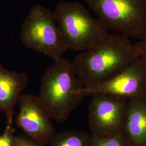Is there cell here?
I'll return each mask as SVG.
<instances>
[{"mask_svg": "<svg viewBox=\"0 0 146 146\" xmlns=\"http://www.w3.org/2000/svg\"><path fill=\"white\" fill-rule=\"evenodd\" d=\"M14 132L15 129L13 124L7 123L3 132L0 135V146H14L16 138Z\"/></svg>", "mask_w": 146, "mask_h": 146, "instance_id": "cell-13", "label": "cell"}, {"mask_svg": "<svg viewBox=\"0 0 146 146\" xmlns=\"http://www.w3.org/2000/svg\"><path fill=\"white\" fill-rule=\"evenodd\" d=\"M20 40L27 48L55 61L68 49L53 11L41 5L33 7L22 23Z\"/></svg>", "mask_w": 146, "mask_h": 146, "instance_id": "cell-4", "label": "cell"}, {"mask_svg": "<svg viewBox=\"0 0 146 146\" xmlns=\"http://www.w3.org/2000/svg\"><path fill=\"white\" fill-rule=\"evenodd\" d=\"M146 55L141 54L108 80L93 87L85 88V96L106 94L128 100L145 99Z\"/></svg>", "mask_w": 146, "mask_h": 146, "instance_id": "cell-7", "label": "cell"}, {"mask_svg": "<svg viewBox=\"0 0 146 146\" xmlns=\"http://www.w3.org/2000/svg\"><path fill=\"white\" fill-rule=\"evenodd\" d=\"M84 89L72 61L62 58L43 73L37 97L50 118L60 123L68 119L84 99Z\"/></svg>", "mask_w": 146, "mask_h": 146, "instance_id": "cell-2", "label": "cell"}, {"mask_svg": "<svg viewBox=\"0 0 146 146\" xmlns=\"http://www.w3.org/2000/svg\"><path fill=\"white\" fill-rule=\"evenodd\" d=\"M14 146H43L42 144L39 143L32 140L28 137L25 136H16L15 142Z\"/></svg>", "mask_w": 146, "mask_h": 146, "instance_id": "cell-14", "label": "cell"}, {"mask_svg": "<svg viewBox=\"0 0 146 146\" xmlns=\"http://www.w3.org/2000/svg\"><path fill=\"white\" fill-rule=\"evenodd\" d=\"M17 104L19 111L15 120L17 127L29 138L43 145L50 141L55 134V129L38 97L31 94H22Z\"/></svg>", "mask_w": 146, "mask_h": 146, "instance_id": "cell-8", "label": "cell"}, {"mask_svg": "<svg viewBox=\"0 0 146 146\" xmlns=\"http://www.w3.org/2000/svg\"><path fill=\"white\" fill-rule=\"evenodd\" d=\"M109 31L141 40L146 36V0H84Z\"/></svg>", "mask_w": 146, "mask_h": 146, "instance_id": "cell-5", "label": "cell"}, {"mask_svg": "<svg viewBox=\"0 0 146 146\" xmlns=\"http://www.w3.org/2000/svg\"><path fill=\"white\" fill-rule=\"evenodd\" d=\"M141 54L146 55V36L143 39L136 43Z\"/></svg>", "mask_w": 146, "mask_h": 146, "instance_id": "cell-15", "label": "cell"}, {"mask_svg": "<svg viewBox=\"0 0 146 146\" xmlns=\"http://www.w3.org/2000/svg\"><path fill=\"white\" fill-rule=\"evenodd\" d=\"M140 55L130 38L108 33L93 47L79 52L72 62L84 87L90 88L111 78Z\"/></svg>", "mask_w": 146, "mask_h": 146, "instance_id": "cell-1", "label": "cell"}, {"mask_svg": "<svg viewBox=\"0 0 146 146\" xmlns=\"http://www.w3.org/2000/svg\"><path fill=\"white\" fill-rule=\"evenodd\" d=\"M91 96L88 123L93 136L106 138L121 134L128 100L110 94Z\"/></svg>", "mask_w": 146, "mask_h": 146, "instance_id": "cell-6", "label": "cell"}, {"mask_svg": "<svg viewBox=\"0 0 146 146\" xmlns=\"http://www.w3.org/2000/svg\"><path fill=\"white\" fill-rule=\"evenodd\" d=\"M92 146H132L122 133L106 138L92 136Z\"/></svg>", "mask_w": 146, "mask_h": 146, "instance_id": "cell-12", "label": "cell"}, {"mask_svg": "<svg viewBox=\"0 0 146 146\" xmlns=\"http://www.w3.org/2000/svg\"><path fill=\"white\" fill-rule=\"evenodd\" d=\"M28 84L27 73L9 70L0 62V111L5 115L7 123L13 124L18 100Z\"/></svg>", "mask_w": 146, "mask_h": 146, "instance_id": "cell-9", "label": "cell"}, {"mask_svg": "<svg viewBox=\"0 0 146 146\" xmlns=\"http://www.w3.org/2000/svg\"><path fill=\"white\" fill-rule=\"evenodd\" d=\"M53 13L68 49L84 52L109 33L99 20L94 18L80 2H60Z\"/></svg>", "mask_w": 146, "mask_h": 146, "instance_id": "cell-3", "label": "cell"}, {"mask_svg": "<svg viewBox=\"0 0 146 146\" xmlns=\"http://www.w3.org/2000/svg\"><path fill=\"white\" fill-rule=\"evenodd\" d=\"M49 146H92V137L78 131H66L54 134Z\"/></svg>", "mask_w": 146, "mask_h": 146, "instance_id": "cell-11", "label": "cell"}, {"mask_svg": "<svg viewBox=\"0 0 146 146\" xmlns=\"http://www.w3.org/2000/svg\"><path fill=\"white\" fill-rule=\"evenodd\" d=\"M145 99L146 100V86H145Z\"/></svg>", "mask_w": 146, "mask_h": 146, "instance_id": "cell-16", "label": "cell"}, {"mask_svg": "<svg viewBox=\"0 0 146 146\" xmlns=\"http://www.w3.org/2000/svg\"><path fill=\"white\" fill-rule=\"evenodd\" d=\"M132 146H146V100H128L121 133Z\"/></svg>", "mask_w": 146, "mask_h": 146, "instance_id": "cell-10", "label": "cell"}]
</instances>
